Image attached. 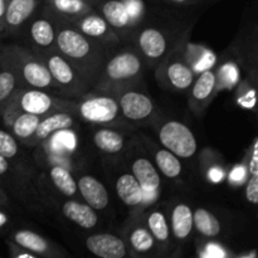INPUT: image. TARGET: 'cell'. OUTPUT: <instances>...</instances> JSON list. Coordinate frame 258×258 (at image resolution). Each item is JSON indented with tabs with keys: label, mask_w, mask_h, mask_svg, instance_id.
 Wrapping results in <instances>:
<instances>
[{
	"label": "cell",
	"mask_w": 258,
	"mask_h": 258,
	"mask_svg": "<svg viewBox=\"0 0 258 258\" xmlns=\"http://www.w3.org/2000/svg\"><path fill=\"white\" fill-rule=\"evenodd\" d=\"M54 23L55 49L66 59L70 60L92 86L98 71L107 57V47L83 35L70 23Z\"/></svg>",
	"instance_id": "cell-1"
},
{
	"label": "cell",
	"mask_w": 258,
	"mask_h": 258,
	"mask_svg": "<svg viewBox=\"0 0 258 258\" xmlns=\"http://www.w3.org/2000/svg\"><path fill=\"white\" fill-rule=\"evenodd\" d=\"M144 60L134 49L118 50L106 57L90 91L116 93L126 87L139 86L143 80Z\"/></svg>",
	"instance_id": "cell-2"
},
{
	"label": "cell",
	"mask_w": 258,
	"mask_h": 258,
	"mask_svg": "<svg viewBox=\"0 0 258 258\" xmlns=\"http://www.w3.org/2000/svg\"><path fill=\"white\" fill-rule=\"evenodd\" d=\"M0 59L14 71L22 87L48 91L59 96L49 71L32 49L15 44L3 45Z\"/></svg>",
	"instance_id": "cell-3"
},
{
	"label": "cell",
	"mask_w": 258,
	"mask_h": 258,
	"mask_svg": "<svg viewBox=\"0 0 258 258\" xmlns=\"http://www.w3.org/2000/svg\"><path fill=\"white\" fill-rule=\"evenodd\" d=\"M73 108H75L73 100L60 97L48 91L22 87L18 90L10 102L5 106L0 116L4 125L8 126L10 120L18 113H30V115L44 117L55 111L73 112Z\"/></svg>",
	"instance_id": "cell-4"
},
{
	"label": "cell",
	"mask_w": 258,
	"mask_h": 258,
	"mask_svg": "<svg viewBox=\"0 0 258 258\" xmlns=\"http://www.w3.org/2000/svg\"><path fill=\"white\" fill-rule=\"evenodd\" d=\"M34 53L49 71L60 97L76 100L91 90V83L55 48L47 52Z\"/></svg>",
	"instance_id": "cell-5"
},
{
	"label": "cell",
	"mask_w": 258,
	"mask_h": 258,
	"mask_svg": "<svg viewBox=\"0 0 258 258\" xmlns=\"http://www.w3.org/2000/svg\"><path fill=\"white\" fill-rule=\"evenodd\" d=\"M73 113L85 122L96 126L122 125L117 98L113 93L88 91L81 97L73 100Z\"/></svg>",
	"instance_id": "cell-6"
},
{
	"label": "cell",
	"mask_w": 258,
	"mask_h": 258,
	"mask_svg": "<svg viewBox=\"0 0 258 258\" xmlns=\"http://www.w3.org/2000/svg\"><path fill=\"white\" fill-rule=\"evenodd\" d=\"M117 98L123 122L141 125L155 117L156 107L153 98L138 86L126 87L113 93Z\"/></svg>",
	"instance_id": "cell-7"
},
{
	"label": "cell",
	"mask_w": 258,
	"mask_h": 258,
	"mask_svg": "<svg viewBox=\"0 0 258 258\" xmlns=\"http://www.w3.org/2000/svg\"><path fill=\"white\" fill-rule=\"evenodd\" d=\"M156 77L164 87L173 91H188L196 78L194 70L184 59L183 52L176 49L163 58L156 72Z\"/></svg>",
	"instance_id": "cell-8"
},
{
	"label": "cell",
	"mask_w": 258,
	"mask_h": 258,
	"mask_svg": "<svg viewBox=\"0 0 258 258\" xmlns=\"http://www.w3.org/2000/svg\"><path fill=\"white\" fill-rule=\"evenodd\" d=\"M158 135L163 148L179 159H190L196 155L198 144L194 134L185 123L176 120L165 121L159 127Z\"/></svg>",
	"instance_id": "cell-9"
},
{
	"label": "cell",
	"mask_w": 258,
	"mask_h": 258,
	"mask_svg": "<svg viewBox=\"0 0 258 258\" xmlns=\"http://www.w3.org/2000/svg\"><path fill=\"white\" fill-rule=\"evenodd\" d=\"M121 236L125 239L131 258H150L158 254H165L160 251L158 243L151 236L141 212L130 218Z\"/></svg>",
	"instance_id": "cell-10"
},
{
	"label": "cell",
	"mask_w": 258,
	"mask_h": 258,
	"mask_svg": "<svg viewBox=\"0 0 258 258\" xmlns=\"http://www.w3.org/2000/svg\"><path fill=\"white\" fill-rule=\"evenodd\" d=\"M131 5L133 0H101L95 7L118 35L133 29L138 22V13Z\"/></svg>",
	"instance_id": "cell-11"
},
{
	"label": "cell",
	"mask_w": 258,
	"mask_h": 258,
	"mask_svg": "<svg viewBox=\"0 0 258 258\" xmlns=\"http://www.w3.org/2000/svg\"><path fill=\"white\" fill-rule=\"evenodd\" d=\"M10 241L40 258H71L70 253L59 244L32 229L22 228L13 232Z\"/></svg>",
	"instance_id": "cell-12"
},
{
	"label": "cell",
	"mask_w": 258,
	"mask_h": 258,
	"mask_svg": "<svg viewBox=\"0 0 258 258\" xmlns=\"http://www.w3.org/2000/svg\"><path fill=\"white\" fill-rule=\"evenodd\" d=\"M131 174L144 191V209L158 199L161 188V176L153 161L146 156L138 155L131 161Z\"/></svg>",
	"instance_id": "cell-13"
},
{
	"label": "cell",
	"mask_w": 258,
	"mask_h": 258,
	"mask_svg": "<svg viewBox=\"0 0 258 258\" xmlns=\"http://www.w3.org/2000/svg\"><path fill=\"white\" fill-rule=\"evenodd\" d=\"M70 24H72L83 35L105 45V47L120 42V38L116 34L115 30L96 9L77 18Z\"/></svg>",
	"instance_id": "cell-14"
},
{
	"label": "cell",
	"mask_w": 258,
	"mask_h": 258,
	"mask_svg": "<svg viewBox=\"0 0 258 258\" xmlns=\"http://www.w3.org/2000/svg\"><path fill=\"white\" fill-rule=\"evenodd\" d=\"M189 106L196 115H201L218 92V73L216 70H204L194 78L189 87Z\"/></svg>",
	"instance_id": "cell-15"
},
{
	"label": "cell",
	"mask_w": 258,
	"mask_h": 258,
	"mask_svg": "<svg viewBox=\"0 0 258 258\" xmlns=\"http://www.w3.org/2000/svg\"><path fill=\"white\" fill-rule=\"evenodd\" d=\"M85 246L97 258H131L125 239L118 234L92 233L85 238Z\"/></svg>",
	"instance_id": "cell-16"
},
{
	"label": "cell",
	"mask_w": 258,
	"mask_h": 258,
	"mask_svg": "<svg viewBox=\"0 0 258 258\" xmlns=\"http://www.w3.org/2000/svg\"><path fill=\"white\" fill-rule=\"evenodd\" d=\"M139 54L149 64L161 62L168 50L166 37L160 29L155 27H146L139 32L138 38Z\"/></svg>",
	"instance_id": "cell-17"
},
{
	"label": "cell",
	"mask_w": 258,
	"mask_h": 258,
	"mask_svg": "<svg viewBox=\"0 0 258 258\" xmlns=\"http://www.w3.org/2000/svg\"><path fill=\"white\" fill-rule=\"evenodd\" d=\"M96 8L85 0H45L44 14L54 22L71 23Z\"/></svg>",
	"instance_id": "cell-18"
},
{
	"label": "cell",
	"mask_w": 258,
	"mask_h": 258,
	"mask_svg": "<svg viewBox=\"0 0 258 258\" xmlns=\"http://www.w3.org/2000/svg\"><path fill=\"white\" fill-rule=\"evenodd\" d=\"M40 0H7L5 9V35L22 29L23 25L34 17Z\"/></svg>",
	"instance_id": "cell-19"
},
{
	"label": "cell",
	"mask_w": 258,
	"mask_h": 258,
	"mask_svg": "<svg viewBox=\"0 0 258 258\" xmlns=\"http://www.w3.org/2000/svg\"><path fill=\"white\" fill-rule=\"evenodd\" d=\"M29 39L34 52H47L55 48V23L47 15L33 17L29 20Z\"/></svg>",
	"instance_id": "cell-20"
},
{
	"label": "cell",
	"mask_w": 258,
	"mask_h": 258,
	"mask_svg": "<svg viewBox=\"0 0 258 258\" xmlns=\"http://www.w3.org/2000/svg\"><path fill=\"white\" fill-rule=\"evenodd\" d=\"M171 238L176 246H183L194 231L193 209L186 203H176L173 207L169 219Z\"/></svg>",
	"instance_id": "cell-21"
},
{
	"label": "cell",
	"mask_w": 258,
	"mask_h": 258,
	"mask_svg": "<svg viewBox=\"0 0 258 258\" xmlns=\"http://www.w3.org/2000/svg\"><path fill=\"white\" fill-rule=\"evenodd\" d=\"M143 217L146 227L158 243L160 251L165 254H174L171 253L173 238H171L170 226L166 214L160 209H151L148 213H143Z\"/></svg>",
	"instance_id": "cell-22"
},
{
	"label": "cell",
	"mask_w": 258,
	"mask_h": 258,
	"mask_svg": "<svg viewBox=\"0 0 258 258\" xmlns=\"http://www.w3.org/2000/svg\"><path fill=\"white\" fill-rule=\"evenodd\" d=\"M73 125H75V113L71 111H55V112L49 113L42 117L30 145L43 143L53 134L70 130L73 127Z\"/></svg>",
	"instance_id": "cell-23"
},
{
	"label": "cell",
	"mask_w": 258,
	"mask_h": 258,
	"mask_svg": "<svg viewBox=\"0 0 258 258\" xmlns=\"http://www.w3.org/2000/svg\"><path fill=\"white\" fill-rule=\"evenodd\" d=\"M77 190L86 204L92 209L103 211L110 204V196L106 186L92 175H82L78 179Z\"/></svg>",
	"instance_id": "cell-24"
},
{
	"label": "cell",
	"mask_w": 258,
	"mask_h": 258,
	"mask_svg": "<svg viewBox=\"0 0 258 258\" xmlns=\"http://www.w3.org/2000/svg\"><path fill=\"white\" fill-rule=\"evenodd\" d=\"M116 193L126 207L135 209L136 213L144 209V191L131 173H123L116 179Z\"/></svg>",
	"instance_id": "cell-25"
},
{
	"label": "cell",
	"mask_w": 258,
	"mask_h": 258,
	"mask_svg": "<svg viewBox=\"0 0 258 258\" xmlns=\"http://www.w3.org/2000/svg\"><path fill=\"white\" fill-rule=\"evenodd\" d=\"M62 213L66 219L86 231L96 228L100 221L95 209L91 208L88 204L77 201L64 202L62 206Z\"/></svg>",
	"instance_id": "cell-26"
},
{
	"label": "cell",
	"mask_w": 258,
	"mask_h": 258,
	"mask_svg": "<svg viewBox=\"0 0 258 258\" xmlns=\"http://www.w3.org/2000/svg\"><path fill=\"white\" fill-rule=\"evenodd\" d=\"M92 141L98 150L108 155L120 154L125 149V136L110 126H100L93 133Z\"/></svg>",
	"instance_id": "cell-27"
},
{
	"label": "cell",
	"mask_w": 258,
	"mask_h": 258,
	"mask_svg": "<svg viewBox=\"0 0 258 258\" xmlns=\"http://www.w3.org/2000/svg\"><path fill=\"white\" fill-rule=\"evenodd\" d=\"M194 231L203 238L216 239L223 232V226L216 214L206 208H197L193 211Z\"/></svg>",
	"instance_id": "cell-28"
},
{
	"label": "cell",
	"mask_w": 258,
	"mask_h": 258,
	"mask_svg": "<svg viewBox=\"0 0 258 258\" xmlns=\"http://www.w3.org/2000/svg\"><path fill=\"white\" fill-rule=\"evenodd\" d=\"M40 120H42V117H39V116L30 115V113H18L10 120L7 127L9 128V133L18 141L30 145Z\"/></svg>",
	"instance_id": "cell-29"
},
{
	"label": "cell",
	"mask_w": 258,
	"mask_h": 258,
	"mask_svg": "<svg viewBox=\"0 0 258 258\" xmlns=\"http://www.w3.org/2000/svg\"><path fill=\"white\" fill-rule=\"evenodd\" d=\"M19 88H22V85L14 71L0 59V113L14 97Z\"/></svg>",
	"instance_id": "cell-30"
},
{
	"label": "cell",
	"mask_w": 258,
	"mask_h": 258,
	"mask_svg": "<svg viewBox=\"0 0 258 258\" xmlns=\"http://www.w3.org/2000/svg\"><path fill=\"white\" fill-rule=\"evenodd\" d=\"M154 161L159 173L163 174L165 178L178 179L181 175L183 165L180 159L166 149H158L154 153Z\"/></svg>",
	"instance_id": "cell-31"
},
{
	"label": "cell",
	"mask_w": 258,
	"mask_h": 258,
	"mask_svg": "<svg viewBox=\"0 0 258 258\" xmlns=\"http://www.w3.org/2000/svg\"><path fill=\"white\" fill-rule=\"evenodd\" d=\"M49 178L54 188L68 198H73L77 194V183L68 169L60 165H53L49 170Z\"/></svg>",
	"instance_id": "cell-32"
},
{
	"label": "cell",
	"mask_w": 258,
	"mask_h": 258,
	"mask_svg": "<svg viewBox=\"0 0 258 258\" xmlns=\"http://www.w3.org/2000/svg\"><path fill=\"white\" fill-rule=\"evenodd\" d=\"M0 154L8 160L15 159L19 154V141L8 130L0 128Z\"/></svg>",
	"instance_id": "cell-33"
},
{
	"label": "cell",
	"mask_w": 258,
	"mask_h": 258,
	"mask_svg": "<svg viewBox=\"0 0 258 258\" xmlns=\"http://www.w3.org/2000/svg\"><path fill=\"white\" fill-rule=\"evenodd\" d=\"M237 102L246 110L254 108V106H256V90H254L253 86H251L249 83L247 87L241 86L239 95L237 96Z\"/></svg>",
	"instance_id": "cell-34"
},
{
	"label": "cell",
	"mask_w": 258,
	"mask_h": 258,
	"mask_svg": "<svg viewBox=\"0 0 258 258\" xmlns=\"http://www.w3.org/2000/svg\"><path fill=\"white\" fill-rule=\"evenodd\" d=\"M246 199L252 206L258 202V175H249L246 185Z\"/></svg>",
	"instance_id": "cell-35"
},
{
	"label": "cell",
	"mask_w": 258,
	"mask_h": 258,
	"mask_svg": "<svg viewBox=\"0 0 258 258\" xmlns=\"http://www.w3.org/2000/svg\"><path fill=\"white\" fill-rule=\"evenodd\" d=\"M7 243H8V247H9L10 258H40L35 256V254L32 253V252L24 249L23 247L15 244L14 242H12L10 239L7 242Z\"/></svg>",
	"instance_id": "cell-36"
},
{
	"label": "cell",
	"mask_w": 258,
	"mask_h": 258,
	"mask_svg": "<svg viewBox=\"0 0 258 258\" xmlns=\"http://www.w3.org/2000/svg\"><path fill=\"white\" fill-rule=\"evenodd\" d=\"M249 175H258V140L254 139L251 148V159L248 163Z\"/></svg>",
	"instance_id": "cell-37"
},
{
	"label": "cell",
	"mask_w": 258,
	"mask_h": 258,
	"mask_svg": "<svg viewBox=\"0 0 258 258\" xmlns=\"http://www.w3.org/2000/svg\"><path fill=\"white\" fill-rule=\"evenodd\" d=\"M5 9L7 0H0V37L5 35Z\"/></svg>",
	"instance_id": "cell-38"
},
{
	"label": "cell",
	"mask_w": 258,
	"mask_h": 258,
	"mask_svg": "<svg viewBox=\"0 0 258 258\" xmlns=\"http://www.w3.org/2000/svg\"><path fill=\"white\" fill-rule=\"evenodd\" d=\"M9 169H10L9 160H8L7 158H4V156L0 154V176L4 175V174H7L8 171H9Z\"/></svg>",
	"instance_id": "cell-39"
},
{
	"label": "cell",
	"mask_w": 258,
	"mask_h": 258,
	"mask_svg": "<svg viewBox=\"0 0 258 258\" xmlns=\"http://www.w3.org/2000/svg\"><path fill=\"white\" fill-rule=\"evenodd\" d=\"M8 222H9V217L7 216V213H4V212L0 211V229H2L3 227L7 226Z\"/></svg>",
	"instance_id": "cell-40"
},
{
	"label": "cell",
	"mask_w": 258,
	"mask_h": 258,
	"mask_svg": "<svg viewBox=\"0 0 258 258\" xmlns=\"http://www.w3.org/2000/svg\"><path fill=\"white\" fill-rule=\"evenodd\" d=\"M8 204V197L7 194L4 193V190H3L2 188H0V208L2 207H5Z\"/></svg>",
	"instance_id": "cell-41"
},
{
	"label": "cell",
	"mask_w": 258,
	"mask_h": 258,
	"mask_svg": "<svg viewBox=\"0 0 258 258\" xmlns=\"http://www.w3.org/2000/svg\"><path fill=\"white\" fill-rule=\"evenodd\" d=\"M170 2H173L174 4H179V5H184V4H190L193 0H170Z\"/></svg>",
	"instance_id": "cell-42"
},
{
	"label": "cell",
	"mask_w": 258,
	"mask_h": 258,
	"mask_svg": "<svg viewBox=\"0 0 258 258\" xmlns=\"http://www.w3.org/2000/svg\"><path fill=\"white\" fill-rule=\"evenodd\" d=\"M150 258H176V256H174V254H158V256H154Z\"/></svg>",
	"instance_id": "cell-43"
},
{
	"label": "cell",
	"mask_w": 258,
	"mask_h": 258,
	"mask_svg": "<svg viewBox=\"0 0 258 258\" xmlns=\"http://www.w3.org/2000/svg\"><path fill=\"white\" fill-rule=\"evenodd\" d=\"M85 2H87V3H90V4H92L93 7H95L96 4H97V3H100L101 0H85Z\"/></svg>",
	"instance_id": "cell-44"
},
{
	"label": "cell",
	"mask_w": 258,
	"mask_h": 258,
	"mask_svg": "<svg viewBox=\"0 0 258 258\" xmlns=\"http://www.w3.org/2000/svg\"><path fill=\"white\" fill-rule=\"evenodd\" d=\"M242 258H249V257H242Z\"/></svg>",
	"instance_id": "cell-45"
}]
</instances>
